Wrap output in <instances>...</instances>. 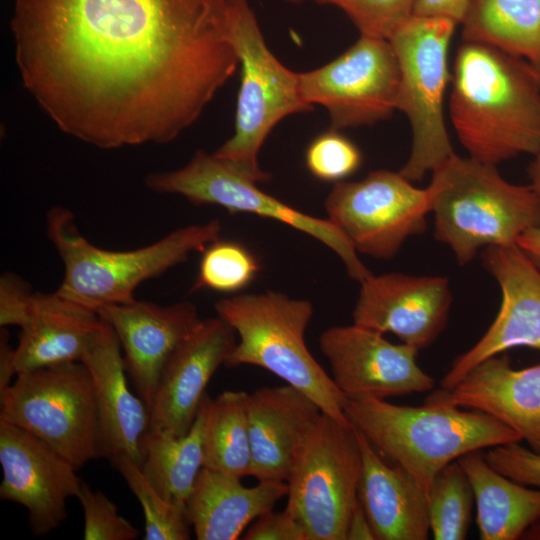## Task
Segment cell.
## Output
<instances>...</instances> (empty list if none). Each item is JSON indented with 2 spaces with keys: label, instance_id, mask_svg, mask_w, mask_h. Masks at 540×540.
I'll return each mask as SVG.
<instances>
[{
  "label": "cell",
  "instance_id": "1",
  "mask_svg": "<svg viewBox=\"0 0 540 540\" xmlns=\"http://www.w3.org/2000/svg\"><path fill=\"white\" fill-rule=\"evenodd\" d=\"M23 86L102 149L175 140L234 75L228 0H15Z\"/></svg>",
  "mask_w": 540,
  "mask_h": 540
},
{
  "label": "cell",
  "instance_id": "2",
  "mask_svg": "<svg viewBox=\"0 0 540 540\" xmlns=\"http://www.w3.org/2000/svg\"><path fill=\"white\" fill-rule=\"evenodd\" d=\"M450 119L469 157L497 165L540 151V71L493 46L463 41L451 74Z\"/></svg>",
  "mask_w": 540,
  "mask_h": 540
},
{
  "label": "cell",
  "instance_id": "3",
  "mask_svg": "<svg viewBox=\"0 0 540 540\" xmlns=\"http://www.w3.org/2000/svg\"><path fill=\"white\" fill-rule=\"evenodd\" d=\"M344 411L348 421L427 494L435 476L462 455L522 440L490 415L450 404L441 389L421 406L360 397L347 398Z\"/></svg>",
  "mask_w": 540,
  "mask_h": 540
},
{
  "label": "cell",
  "instance_id": "4",
  "mask_svg": "<svg viewBox=\"0 0 540 540\" xmlns=\"http://www.w3.org/2000/svg\"><path fill=\"white\" fill-rule=\"evenodd\" d=\"M222 224L213 219L177 228L161 239L131 250H109L89 242L75 215L55 206L46 215V233L64 265L57 291L94 310L135 300L141 283L184 263L220 238Z\"/></svg>",
  "mask_w": 540,
  "mask_h": 540
},
{
  "label": "cell",
  "instance_id": "5",
  "mask_svg": "<svg viewBox=\"0 0 540 540\" xmlns=\"http://www.w3.org/2000/svg\"><path fill=\"white\" fill-rule=\"evenodd\" d=\"M435 238L448 245L460 265L479 249L516 244L540 226V199L530 185L505 180L496 165L454 154L432 172Z\"/></svg>",
  "mask_w": 540,
  "mask_h": 540
},
{
  "label": "cell",
  "instance_id": "6",
  "mask_svg": "<svg viewBox=\"0 0 540 540\" xmlns=\"http://www.w3.org/2000/svg\"><path fill=\"white\" fill-rule=\"evenodd\" d=\"M214 308L239 337L226 367L266 369L307 395L323 413L350 423L344 411L347 396L305 343V330L313 315L310 301L268 290L222 298Z\"/></svg>",
  "mask_w": 540,
  "mask_h": 540
},
{
  "label": "cell",
  "instance_id": "7",
  "mask_svg": "<svg viewBox=\"0 0 540 540\" xmlns=\"http://www.w3.org/2000/svg\"><path fill=\"white\" fill-rule=\"evenodd\" d=\"M230 37L241 68L233 135L214 154L255 182L271 174L258 155L272 129L285 117L308 112L299 73L285 67L270 51L248 0H228Z\"/></svg>",
  "mask_w": 540,
  "mask_h": 540
},
{
  "label": "cell",
  "instance_id": "8",
  "mask_svg": "<svg viewBox=\"0 0 540 540\" xmlns=\"http://www.w3.org/2000/svg\"><path fill=\"white\" fill-rule=\"evenodd\" d=\"M456 25L446 18L412 15L389 39L400 74L396 109L407 116L412 130L411 153L399 172L411 182L455 154L443 102L451 81L448 51Z\"/></svg>",
  "mask_w": 540,
  "mask_h": 540
},
{
  "label": "cell",
  "instance_id": "9",
  "mask_svg": "<svg viewBox=\"0 0 540 540\" xmlns=\"http://www.w3.org/2000/svg\"><path fill=\"white\" fill-rule=\"evenodd\" d=\"M0 420L39 437L77 469L105 457L94 384L83 362L17 374L0 394Z\"/></svg>",
  "mask_w": 540,
  "mask_h": 540
},
{
  "label": "cell",
  "instance_id": "10",
  "mask_svg": "<svg viewBox=\"0 0 540 540\" xmlns=\"http://www.w3.org/2000/svg\"><path fill=\"white\" fill-rule=\"evenodd\" d=\"M361 466L357 429L322 412L286 481L285 510L301 524L308 540H346L358 501Z\"/></svg>",
  "mask_w": 540,
  "mask_h": 540
},
{
  "label": "cell",
  "instance_id": "11",
  "mask_svg": "<svg viewBox=\"0 0 540 540\" xmlns=\"http://www.w3.org/2000/svg\"><path fill=\"white\" fill-rule=\"evenodd\" d=\"M144 183L155 193L181 195L194 205H216L230 213H250L284 223L334 251L351 279L361 283L372 275L352 244L328 219L303 213L263 192L257 182L214 153L198 150L183 167L149 173Z\"/></svg>",
  "mask_w": 540,
  "mask_h": 540
},
{
  "label": "cell",
  "instance_id": "12",
  "mask_svg": "<svg viewBox=\"0 0 540 540\" xmlns=\"http://www.w3.org/2000/svg\"><path fill=\"white\" fill-rule=\"evenodd\" d=\"M325 210L357 252L390 259L407 238L425 231L431 193L400 172L376 170L360 181L335 183Z\"/></svg>",
  "mask_w": 540,
  "mask_h": 540
},
{
  "label": "cell",
  "instance_id": "13",
  "mask_svg": "<svg viewBox=\"0 0 540 540\" xmlns=\"http://www.w3.org/2000/svg\"><path fill=\"white\" fill-rule=\"evenodd\" d=\"M399 66L389 40L362 36L337 58L299 73L303 98L323 106L335 130L373 125L396 109Z\"/></svg>",
  "mask_w": 540,
  "mask_h": 540
},
{
  "label": "cell",
  "instance_id": "14",
  "mask_svg": "<svg viewBox=\"0 0 540 540\" xmlns=\"http://www.w3.org/2000/svg\"><path fill=\"white\" fill-rule=\"evenodd\" d=\"M331 377L347 398L385 399L433 389L435 380L417 364L418 349L393 344L374 330L333 326L319 339Z\"/></svg>",
  "mask_w": 540,
  "mask_h": 540
},
{
  "label": "cell",
  "instance_id": "15",
  "mask_svg": "<svg viewBox=\"0 0 540 540\" xmlns=\"http://www.w3.org/2000/svg\"><path fill=\"white\" fill-rule=\"evenodd\" d=\"M0 499L22 505L35 536L43 537L67 519V500L77 497V468L39 437L0 420Z\"/></svg>",
  "mask_w": 540,
  "mask_h": 540
},
{
  "label": "cell",
  "instance_id": "16",
  "mask_svg": "<svg viewBox=\"0 0 540 540\" xmlns=\"http://www.w3.org/2000/svg\"><path fill=\"white\" fill-rule=\"evenodd\" d=\"M482 260L501 289L500 308L481 339L453 361L441 380L444 390L478 363L510 348L540 351V269L517 244L488 246Z\"/></svg>",
  "mask_w": 540,
  "mask_h": 540
},
{
  "label": "cell",
  "instance_id": "17",
  "mask_svg": "<svg viewBox=\"0 0 540 540\" xmlns=\"http://www.w3.org/2000/svg\"><path fill=\"white\" fill-rule=\"evenodd\" d=\"M360 284L354 324L392 333L418 350L432 344L444 330L452 301L446 277L372 274Z\"/></svg>",
  "mask_w": 540,
  "mask_h": 540
},
{
  "label": "cell",
  "instance_id": "18",
  "mask_svg": "<svg viewBox=\"0 0 540 540\" xmlns=\"http://www.w3.org/2000/svg\"><path fill=\"white\" fill-rule=\"evenodd\" d=\"M98 313L115 331L127 374L150 410L165 364L202 321L196 305L181 301L160 306L135 299Z\"/></svg>",
  "mask_w": 540,
  "mask_h": 540
},
{
  "label": "cell",
  "instance_id": "19",
  "mask_svg": "<svg viewBox=\"0 0 540 540\" xmlns=\"http://www.w3.org/2000/svg\"><path fill=\"white\" fill-rule=\"evenodd\" d=\"M236 343V332L225 320L202 319L163 368L150 408V431L183 436L190 430L209 380Z\"/></svg>",
  "mask_w": 540,
  "mask_h": 540
},
{
  "label": "cell",
  "instance_id": "20",
  "mask_svg": "<svg viewBox=\"0 0 540 540\" xmlns=\"http://www.w3.org/2000/svg\"><path fill=\"white\" fill-rule=\"evenodd\" d=\"M81 362L93 380L105 457L112 460L126 456L141 466L150 431V410L132 392L119 339L105 320Z\"/></svg>",
  "mask_w": 540,
  "mask_h": 540
},
{
  "label": "cell",
  "instance_id": "21",
  "mask_svg": "<svg viewBox=\"0 0 540 540\" xmlns=\"http://www.w3.org/2000/svg\"><path fill=\"white\" fill-rule=\"evenodd\" d=\"M321 413L313 400L288 384L248 393L249 475L258 481L286 482L303 441Z\"/></svg>",
  "mask_w": 540,
  "mask_h": 540
},
{
  "label": "cell",
  "instance_id": "22",
  "mask_svg": "<svg viewBox=\"0 0 540 540\" xmlns=\"http://www.w3.org/2000/svg\"><path fill=\"white\" fill-rule=\"evenodd\" d=\"M441 391L450 404L497 419L540 454V364L514 369L507 356H491Z\"/></svg>",
  "mask_w": 540,
  "mask_h": 540
},
{
  "label": "cell",
  "instance_id": "23",
  "mask_svg": "<svg viewBox=\"0 0 540 540\" xmlns=\"http://www.w3.org/2000/svg\"><path fill=\"white\" fill-rule=\"evenodd\" d=\"M102 321L97 310L57 290L34 292L14 348L16 375L49 365L81 362Z\"/></svg>",
  "mask_w": 540,
  "mask_h": 540
},
{
  "label": "cell",
  "instance_id": "24",
  "mask_svg": "<svg viewBox=\"0 0 540 540\" xmlns=\"http://www.w3.org/2000/svg\"><path fill=\"white\" fill-rule=\"evenodd\" d=\"M358 438L362 454L358 498L376 540H426L427 492L402 466L387 464L360 431Z\"/></svg>",
  "mask_w": 540,
  "mask_h": 540
},
{
  "label": "cell",
  "instance_id": "25",
  "mask_svg": "<svg viewBox=\"0 0 540 540\" xmlns=\"http://www.w3.org/2000/svg\"><path fill=\"white\" fill-rule=\"evenodd\" d=\"M241 478L203 467L186 503L187 519L198 540H235L287 494V482L258 481L244 486Z\"/></svg>",
  "mask_w": 540,
  "mask_h": 540
},
{
  "label": "cell",
  "instance_id": "26",
  "mask_svg": "<svg viewBox=\"0 0 540 540\" xmlns=\"http://www.w3.org/2000/svg\"><path fill=\"white\" fill-rule=\"evenodd\" d=\"M457 461L471 484L481 540H515L540 517V488H527L496 471L481 450Z\"/></svg>",
  "mask_w": 540,
  "mask_h": 540
},
{
  "label": "cell",
  "instance_id": "27",
  "mask_svg": "<svg viewBox=\"0 0 540 540\" xmlns=\"http://www.w3.org/2000/svg\"><path fill=\"white\" fill-rule=\"evenodd\" d=\"M463 41L493 46L540 71V0H470Z\"/></svg>",
  "mask_w": 540,
  "mask_h": 540
},
{
  "label": "cell",
  "instance_id": "28",
  "mask_svg": "<svg viewBox=\"0 0 540 540\" xmlns=\"http://www.w3.org/2000/svg\"><path fill=\"white\" fill-rule=\"evenodd\" d=\"M209 396L206 394L190 430L183 436L149 431L142 472L166 500L185 508L204 467V432Z\"/></svg>",
  "mask_w": 540,
  "mask_h": 540
},
{
  "label": "cell",
  "instance_id": "29",
  "mask_svg": "<svg viewBox=\"0 0 540 540\" xmlns=\"http://www.w3.org/2000/svg\"><path fill=\"white\" fill-rule=\"evenodd\" d=\"M247 392L224 391L209 398L204 432V467L242 478L250 474Z\"/></svg>",
  "mask_w": 540,
  "mask_h": 540
},
{
  "label": "cell",
  "instance_id": "30",
  "mask_svg": "<svg viewBox=\"0 0 540 540\" xmlns=\"http://www.w3.org/2000/svg\"><path fill=\"white\" fill-rule=\"evenodd\" d=\"M473 490L455 460L433 479L428 491L430 531L435 540H463L471 522Z\"/></svg>",
  "mask_w": 540,
  "mask_h": 540
},
{
  "label": "cell",
  "instance_id": "31",
  "mask_svg": "<svg viewBox=\"0 0 540 540\" xmlns=\"http://www.w3.org/2000/svg\"><path fill=\"white\" fill-rule=\"evenodd\" d=\"M112 462L143 508L145 540L190 539L191 525L184 507L160 495L136 461L126 456H117Z\"/></svg>",
  "mask_w": 540,
  "mask_h": 540
},
{
  "label": "cell",
  "instance_id": "32",
  "mask_svg": "<svg viewBox=\"0 0 540 540\" xmlns=\"http://www.w3.org/2000/svg\"><path fill=\"white\" fill-rule=\"evenodd\" d=\"M259 270V261L245 246L217 239L202 252L191 291L234 293L249 285Z\"/></svg>",
  "mask_w": 540,
  "mask_h": 540
},
{
  "label": "cell",
  "instance_id": "33",
  "mask_svg": "<svg viewBox=\"0 0 540 540\" xmlns=\"http://www.w3.org/2000/svg\"><path fill=\"white\" fill-rule=\"evenodd\" d=\"M342 10L362 36L389 40L413 15L414 0H314Z\"/></svg>",
  "mask_w": 540,
  "mask_h": 540
},
{
  "label": "cell",
  "instance_id": "34",
  "mask_svg": "<svg viewBox=\"0 0 540 540\" xmlns=\"http://www.w3.org/2000/svg\"><path fill=\"white\" fill-rule=\"evenodd\" d=\"M305 162L317 179L337 183L359 169L362 154L352 140L339 130L330 128L311 141L305 153Z\"/></svg>",
  "mask_w": 540,
  "mask_h": 540
},
{
  "label": "cell",
  "instance_id": "35",
  "mask_svg": "<svg viewBox=\"0 0 540 540\" xmlns=\"http://www.w3.org/2000/svg\"><path fill=\"white\" fill-rule=\"evenodd\" d=\"M84 515L85 540H135L138 529L120 516L118 508L102 491L81 482L77 496Z\"/></svg>",
  "mask_w": 540,
  "mask_h": 540
},
{
  "label": "cell",
  "instance_id": "36",
  "mask_svg": "<svg viewBox=\"0 0 540 540\" xmlns=\"http://www.w3.org/2000/svg\"><path fill=\"white\" fill-rule=\"evenodd\" d=\"M484 456L501 474L518 483L540 488V454L530 448L514 442L489 448Z\"/></svg>",
  "mask_w": 540,
  "mask_h": 540
},
{
  "label": "cell",
  "instance_id": "37",
  "mask_svg": "<svg viewBox=\"0 0 540 540\" xmlns=\"http://www.w3.org/2000/svg\"><path fill=\"white\" fill-rule=\"evenodd\" d=\"M34 292L19 275L4 272L0 277V326L21 328L27 320Z\"/></svg>",
  "mask_w": 540,
  "mask_h": 540
},
{
  "label": "cell",
  "instance_id": "38",
  "mask_svg": "<svg viewBox=\"0 0 540 540\" xmlns=\"http://www.w3.org/2000/svg\"><path fill=\"white\" fill-rule=\"evenodd\" d=\"M245 540H308L301 524L285 509L267 511L247 528Z\"/></svg>",
  "mask_w": 540,
  "mask_h": 540
},
{
  "label": "cell",
  "instance_id": "39",
  "mask_svg": "<svg viewBox=\"0 0 540 540\" xmlns=\"http://www.w3.org/2000/svg\"><path fill=\"white\" fill-rule=\"evenodd\" d=\"M470 0H414L413 15L441 17L461 24Z\"/></svg>",
  "mask_w": 540,
  "mask_h": 540
},
{
  "label": "cell",
  "instance_id": "40",
  "mask_svg": "<svg viewBox=\"0 0 540 540\" xmlns=\"http://www.w3.org/2000/svg\"><path fill=\"white\" fill-rule=\"evenodd\" d=\"M376 539L374 531L368 516L358 501L354 506L348 521L346 530V540H374Z\"/></svg>",
  "mask_w": 540,
  "mask_h": 540
},
{
  "label": "cell",
  "instance_id": "41",
  "mask_svg": "<svg viewBox=\"0 0 540 540\" xmlns=\"http://www.w3.org/2000/svg\"><path fill=\"white\" fill-rule=\"evenodd\" d=\"M16 375L14 368V348L9 344V333L6 327L0 331V394L12 383V377Z\"/></svg>",
  "mask_w": 540,
  "mask_h": 540
},
{
  "label": "cell",
  "instance_id": "42",
  "mask_svg": "<svg viewBox=\"0 0 540 540\" xmlns=\"http://www.w3.org/2000/svg\"><path fill=\"white\" fill-rule=\"evenodd\" d=\"M516 244L529 256L540 269V226L525 231Z\"/></svg>",
  "mask_w": 540,
  "mask_h": 540
},
{
  "label": "cell",
  "instance_id": "43",
  "mask_svg": "<svg viewBox=\"0 0 540 540\" xmlns=\"http://www.w3.org/2000/svg\"><path fill=\"white\" fill-rule=\"evenodd\" d=\"M527 172L530 179L529 185L540 199V151L534 155Z\"/></svg>",
  "mask_w": 540,
  "mask_h": 540
},
{
  "label": "cell",
  "instance_id": "44",
  "mask_svg": "<svg viewBox=\"0 0 540 540\" xmlns=\"http://www.w3.org/2000/svg\"><path fill=\"white\" fill-rule=\"evenodd\" d=\"M520 539L540 540V517L526 529Z\"/></svg>",
  "mask_w": 540,
  "mask_h": 540
},
{
  "label": "cell",
  "instance_id": "45",
  "mask_svg": "<svg viewBox=\"0 0 540 540\" xmlns=\"http://www.w3.org/2000/svg\"><path fill=\"white\" fill-rule=\"evenodd\" d=\"M286 2L288 3H291V4H300V3H303L307 0H285Z\"/></svg>",
  "mask_w": 540,
  "mask_h": 540
}]
</instances>
